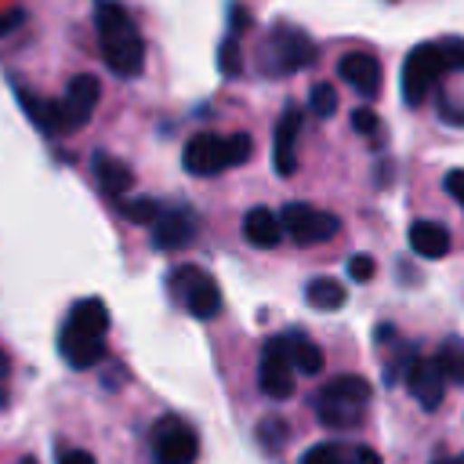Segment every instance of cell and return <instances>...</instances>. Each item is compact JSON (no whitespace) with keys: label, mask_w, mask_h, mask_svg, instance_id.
Instances as JSON below:
<instances>
[{"label":"cell","mask_w":464,"mask_h":464,"mask_svg":"<svg viewBox=\"0 0 464 464\" xmlns=\"http://www.w3.org/2000/svg\"><path fill=\"white\" fill-rule=\"evenodd\" d=\"M352 127L359 130V134H366V138H377V130H381V120H377V112L373 109H355L352 112Z\"/></svg>","instance_id":"83f0119b"},{"label":"cell","mask_w":464,"mask_h":464,"mask_svg":"<svg viewBox=\"0 0 464 464\" xmlns=\"http://www.w3.org/2000/svg\"><path fill=\"white\" fill-rule=\"evenodd\" d=\"M94 178H98L102 188H105L109 196H116V199H120L127 188H134V174H130V167L120 163V160H112V156H105V152L94 156Z\"/></svg>","instance_id":"d6986e66"},{"label":"cell","mask_w":464,"mask_h":464,"mask_svg":"<svg viewBox=\"0 0 464 464\" xmlns=\"http://www.w3.org/2000/svg\"><path fill=\"white\" fill-rule=\"evenodd\" d=\"M22 464H36V460H22Z\"/></svg>","instance_id":"f35d334b"},{"label":"cell","mask_w":464,"mask_h":464,"mask_svg":"<svg viewBox=\"0 0 464 464\" xmlns=\"http://www.w3.org/2000/svg\"><path fill=\"white\" fill-rule=\"evenodd\" d=\"M294 359H290V337H268L261 348L257 384L268 399H290L294 395Z\"/></svg>","instance_id":"ba28073f"},{"label":"cell","mask_w":464,"mask_h":464,"mask_svg":"<svg viewBox=\"0 0 464 464\" xmlns=\"http://www.w3.org/2000/svg\"><path fill=\"white\" fill-rule=\"evenodd\" d=\"M120 203V214L127 218V221H134V225H152L163 210H160V203L156 199H145V196H138V199H116Z\"/></svg>","instance_id":"cb8c5ba5"},{"label":"cell","mask_w":464,"mask_h":464,"mask_svg":"<svg viewBox=\"0 0 464 464\" xmlns=\"http://www.w3.org/2000/svg\"><path fill=\"white\" fill-rule=\"evenodd\" d=\"M446 69H450V65H446V58H442L439 40L413 47V51L406 54V62H402V98H406V105L428 102V94L439 87V76H442Z\"/></svg>","instance_id":"277c9868"},{"label":"cell","mask_w":464,"mask_h":464,"mask_svg":"<svg viewBox=\"0 0 464 464\" xmlns=\"http://www.w3.org/2000/svg\"><path fill=\"white\" fill-rule=\"evenodd\" d=\"M4 373H7V355L0 352V377H4Z\"/></svg>","instance_id":"8d00e7d4"},{"label":"cell","mask_w":464,"mask_h":464,"mask_svg":"<svg viewBox=\"0 0 464 464\" xmlns=\"http://www.w3.org/2000/svg\"><path fill=\"white\" fill-rule=\"evenodd\" d=\"M337 76L362 98V102H373L381 94V62L366 51H348L341 62H337Z\"/></svg>","instance_id":"8fae6325"},{"label":"cell","mask_w":464,"mask_h":464,"mask_svg":"<svg viewBox=\"0 0 464 464\" xmlns=\"http://www.w3.org/2000/svg\"><path fill=\"white\" fill-rule=\"evenodd\" d=\"M435 464H460V457H442V460H435Z\"/></svg>","instance_id":"74e56055"},{"label":"cell","mask_w":464,"mask_h":464,"mask_svg":"<svg viewBox=\"0 0 464 464\" xmlns=\"http://www.w3.org/2000/svg\"><path fill=\"white\" fill-rule=\"evenodd\" d=\"M301 127H304V112L301 109H286L276 123V134H272V167L279 178H290L297 170V138H301Z\"/></svg>","instance_id":"7c38bea8"},{"label":"cell","mask_w":464,"mask_h":464,"mask_svg":"<svg viewBox=\"0 0 464 464\" xmlns=\"http://www.w3.org/2000/svg\"><path fill=\"white\" fill-rule=\"evenodd\" d=\"M406 388L410 395L424 406V410H439L442 406V395H446V373L435 359H413V366L406 370Z\"/></svg>","instance_id":"4fadbf2b"},{"label":"cell","mask_w":464,"mask_h":464,"mask_svg":"<svg viewBox=\"0 0 464 464\" xmlns=\"http://www.w3.org/2000/svg\"><path fill=\"white\" fill-rule=\"evenodd\" d=\"M301 464H359V446H344V442H315L312 450H304Z\"/></svg>","instance_id":"7402d4cb"},{"label":"cell","mask_w":464,"mask_h":464,"mask_svg":"<svg viewBox=\"0 0 464 464\" xmlns=\"http://www.w3.org/2000/svg\"><path fill=\"white\" fill-rule=\"evenodd\" d=\"M250 152H254V138L250 134H228V160H232V167H239V163H246L250 160Z\"/></svg>","instance_id":"4316f807"},{"label":"cell","mask_w":464,"mask_h":464,"mask_svg":"<svg viewBox=\"0 0 464 464\" xmlns=\"http://www.w3.org/2000/svg\"><path fill=\"white\" fill-rule=\"evenodd\" d=\"M279 221H283V232L297 246H315V243H326L341 232V221L330 210H319L312 203H286L279 210Z\"/></svg>","instance_id":"8992f818"},{"label":"cell","mask_w":464,"mask_h":464,"mask_svg":"<svg viewBox=\"0 0 464 464\" xmlns=\"http://www.w3.org/2000/svg\"><path fill=\"white\" fill-rule=\"evenodd\" d=\"M308 109H312V116L330 120L337 112V91H334V83H315L308 91Z\"/></svg>","instance_id":"484cf974"},{"label":"cell","mask_w":464,"mask_h":464,"mask_svg":"<svg viewBox=\"0 0 464 464\" xmlns=\"http://www.w3.org/2000/svg\"><path fill=\"white\" fill-rule=\"evenodd\" d=\"M460 464H464V457H460Z\"/></svg>","instance_id":"ab89813d"},{"label":"cell","mask_w":464,"mask_h":464,"mask_svg":"<svg viewBox=\"0 0 464 464\" xmlns=\"http://www.w3.org/2000/svg\"><path fill=\"white\" fill-rule=\"evenodd\" d=\"M105 330H109V308L98 297H83L69 308L62 334H58V352L72 370L98 366L105 359Z\"/></svg>","instance_id":"6da1fadb"},{"label":"cell","mask_w":464,"mask_h":464,"mask_svg":"<svg viewBox=\"0 0 464 464\" xmlns=\"http://www.w3.org/2000/svg\"><path fill=\"white\" fill-rule=\"evenodd\" d=\"M58 464H98L87 450H62L58 453Z\"/></svg>","instance_id":"1f68e13d"},{"label":"cell","mask_w":464,"mask_h":464,"mask_svg":"<svg viewBox=\"0 0 464 464\" xmlns=\"http://www.w3.org/2000/svg\"><path fill=\"white\" fill-rule=\"evenodd\" d=\"M14 94H18L22 109H25V116H29L44 134H69V130H72V123H69L62 102L40 98V94H33V91H14Z\"/></svg>","instance_id":"2e32d148"},{"label":"cell","mask_w":464,"mask_h":464,"mask_svg":"<svg viewBox=\"0 0 464 464\" xmlns=\"http://www.w3.org/2000/svg\"><path fill=\"white\" fill-rule=\"evenodd\" d=\"M312 62H315V44L301 29L276 25L268 33V44H265V69L268 72H297Z\"/></svg>","instance_id":"52a82bcc"},{"label":"cell","mask_w":464,"mask_h":464,"mask_svg":"<svg viewBox=\"0 0 464 464\" xmlns=\"http://www.w3.org/2000/svg\"><path fill=\"white\" fill-rule=\"evenodd\" d=\"M435 362L442 366V373H446L450 384H464V344H460V341H446V344L439 348Z\"/></svg>","instance_id":"603a6c76"},{"label":"cell","mask_w":464,"mask_h":464,"mask_svg":"<svg viewBox=\"0 0 464 464\" xmlns=\"http://www.w3.org/2000/svg\"><path fill=\"white\" fill-rule=\"evenodd\" d=\"M410 246H413V254L439 261L450 254V228L439 221H413L410 225Z\"/></svg>","instance_id":"ac0fdd59"},{"label":"cell","mask_w":464,"mask_h":464,"mask_svg":"<svg viewBox=\"0 0 464 464\" xmlns=\"http://www.w3.org/2000/svg\"><path fill=\"white\" fill-rule=\"evenodd\" d=\"M94 25H98L102 62L116 76H138L145 69V40H141L138 25L130 22V14L112 0H98L94 4Z\"/></svg>","instance_id":"7a4b0ae2"},{"label":"cell","mask_w":464,"mask_h":464,"mask_svg":"<svg viewBox=\"0 0 464 464\" xmlns=\"http://www.w3.org/2000/svg\"><path fill=\"white\" fill-rule=\"evenodd\" d=\"M373 272H377L373 257H366V254H355V257H348V276H352L355 283H370V279H373Z\"/></svg>","instance_id":"f1b7e54d"},{"label":"cell","mask_w":464,"mask_h":464,"mask_svg":"<svg viewBox=\"0 0 464 464\" xmlns=\"http://www.w3.org/2000/svg\"><path fill=\"white\" fill-rule=\"evenodd\" d=\"M170 290L185 301L192 319H214L221 312V290L199 265H178L170 272Z\"/></svg>","instance_id":"5b68a950"},{"label":"cell","mask_w":464,"mask_h":464,"mask_svg":"<svg viewBox=\"0 0 464 464\" xmlns=\"http://www.w3.org/2000/svg\"><path fill=\"white\" fill-rule=\"evenodd\" d=\"M377 341H395V326H377Z\"/></svg>","instance_id":"d590c367"},{"label":"cell","mask_w":464,"mask_h":464,"mask_svg":"<svg viewBox=\"0 0 464 464\" xmlns=\"http://www.w3.org/2000/svg\"><path fill=\"white\" fill-rule=\"evenodd\" d=\"M283 236H286V232H283L279 214H272L268 207H250V210H246V218H243V239H246L250 246L268 250V246H279Z\"/></svg>","instance_id":"e0dca14e"},{"label":"cell","mask_w":464,"mask_h":464,"mask_svg":"<svg viewBox=\"0 0 464 464\" xmlns=\"http://www.w3.org/2000/svg\"><path fill=\"white\" fill-rule=\"evenodd\" d=\"M218 69H221V76H239L243 72V54H239V36L236 33H228L225 40H221V47H218Z\"/></svg>","instance_id":"d4e9b609"},{"label":"cell","mask_w":464,"mask_h":464,"mask_svg":"<svg viewBox=\"0 0 464 464\" xmlns=\"http://www.w3.org/2000/svg\"><path fill=\"white\" fill-rule=\"evenodd\" d=\"M359 464H381L377 450H370V446H359Z\"/></svg>","instance_id":"e575fe53"},{"label":"cell","mask_w":464,"mask_h":464,"mask_svg":"<svg viewBox=\"0 0 464 464\" xmlns=\"http://www.w3.org/2000/svg\"><path fill=\"white\" fill-rule=\"evenodd\" d=\"M18 25H22V11H7V18H0V36L18 29Z\"/></svg>","instance_id":"836d02e7"},{"label":"cell","mask_w":464,"mask_h":464,"mask_svg":"<svg viewBox=\"0 0 464 464\" xmlns=\"http://www.w3.org/2000/svg\"><path fill=\"white\" fill-rule=\"evenodd\" d=\"M98 98H102V83H98V76H91V72H80V76H72V80L65 83L62 105H65V116H69L72 130L83 127V123L94 116Z\"/></svg>","instance_id":"5bb4252c"},{"label":"cell","mask_w":464,"mask_h":464,"mask_svg":"<svg viewBox=\"0 0 464 464\" xmlns=\"http://www.w3.org/2000/svg\"><path fill=\"white\" fill-rule=\"evenodd\" d=\"M370 381L355 377V373H344V377H334L319 399H315V417L326 424V428H355L366 402H370Z\"/></svg>","instance_id":"3957f363"},{"label":"cell","mask_w":464,"mask_h":464,"mask_svg":"<svg viewBox=\"0 0 464 464\" xmlns=\"http://www.w3.org/2000/svg\"><path fill=\"white\" fill-rule=\"evenodd\" d=\"M152 453L160 464H196L199 457V435L178 420V417H163L152 428Z\"/></svg>","instance_id":"9c48e42d"},{"label":"cell","mask_w":464,"mask_h":464,"mask_svg":"<svg viewBox=\"0 0 464 464\" xmlns=\"http://www.w3.org/2000/svg\"><path fill=\"white\" fill-rule=\"evenodd\" d=\"M442 47V58L450 69H464V40L460 36H450V40H439Z\"/></svg>","instance_id":"f546056e"},{"label":"cell","mask_w":464,"mask_h":464,"mask_svg":"<svg viewBox=\"0 0 464 464\" xmlns=\"http://www.w3.org/2000/svg\"><path fill=\"white\" fill-rule=\"evenodd\" d=\"M304 297H308L312 308H319V312H334V308L344 304L348 290H344V283H337L334 276H315V279L304 286Z\"/></svg>","instance_id":"ffe728a7"},{"label":"cell","mask_w":464,"mask_h":464,"mask_svg":"<svg viewBox=\"0 0 464 464\" xmlns=\"http://www.w3.org/2000/svg\"><path fill=\"white\" fill-rule=\"evenodd\" d=\"M181 163H185V170L196 174V178H214V174L228 170V167H232V160H228V138L210 134V130L192 134V138L185 141V149H181Z\"/></svg>","instance_id":"30bf717a"},{"label":"cell","mask_w":464,"mask_h":464,"mask_svg":"<svg viewBox=\"0 0 464 464\" xmlns=\"http://www.w3.org/2000/svg\"><path fill=\"white\" fill-rule=\"evenodd\" d=\"M446 192L464 207V170H450L446 174Z\"/></svg>","instance_id":"4dcf8cb0"},{"label":"cell","mask_w":464,"mask_h":464,"mask_svg":"<svg viewBox=\"0 0 464 464\" xmlns=\"http://www.w3.org/2000/svg\"><path fill=\"white\" fill-rule=\"evenodd\" d=\"M152 246L156 250H178L196 239V221L188 210H163L152 225Z\"/></svg>","instance_id":"9a60e30c"},{"label":"cell","mask_w":464,"mask_h":464,"mask_svg":"<svg viewBox=\"0 0 464 464\" xmlns=\"http://www.w3.org/2000/svg\"><path fill=\"white\" fill-rule=\"evenodd\" d=\"M290 359H294V370L304 377H315L323 370V348L304 334H290Z\"/></svg>","instance_id":"44dd1931"},{"label":"cell","mask_w":464,"mask_h":464,"mask_svg":"<svg viewBox=\"0 0 464 464\" xmlns=\"http://www.w3.org/2000/svg\"><path fill=\"white\" fill-rule=\"evenodd\" d=\"M228 25H232V33H236V36H239V33H243V29L250 25V18H246V11H243L239 4H236V7L228 11Z\"/></svg>","instance_id":"d6a6232c"}]
</instances>
